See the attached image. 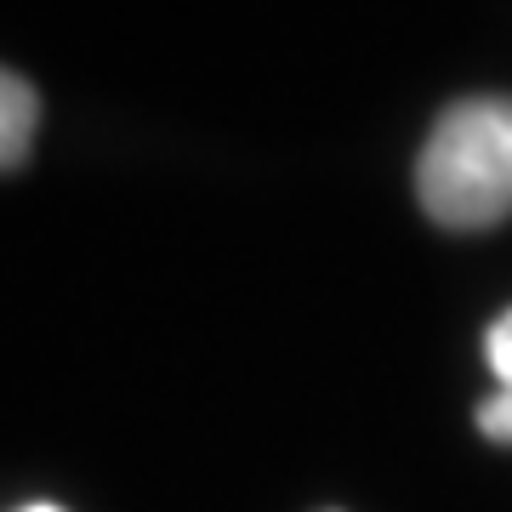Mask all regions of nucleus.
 Here are the masks:
<instances>
[{"label":"nucleus","mask_w":512,"mask_h":512,"mask_svg":"<svg viewBox=\"0 0 512 512\" xmlns=\"http://www.w3.org/2000/svg\"><path fill=\"white\" fill-rule=\"evenodd\" d=\"M23 512H63V507H46V501H35V507H23Z\"/></svg>","instance_id":"nucleus-5"},{"label":"nucleus","mask_w":512,"mask_h":512,"mask_svg":"<svg viewBox=\"0 0 512 512\" xmlns=\"http://www.w3.org/2000/svg\"><path fill=\"white\" fill-rule=\"evenodd\" d=\"M484 353H490V370L501 376V393H512V308L490 325V336H484Z\"/></svg>","instance_id":"nucleus-3"},{"label":"nucleus","mask_w":512,"mask_h":512,"mask_svg":"<svg viewBox=\"0 0 512 512\" xmlns=\"http://www.w3.org/2000/svg\"><path fill=\"white\" fill-rule=\"evenodd\" d=\"M478 427H484V439L512 444V393H495V399L478 404Z\"/></svg>","instance_id":"nucleus-4"},{"label":"nucleus","mask_w":512,"mask_h":512,"mask_svg":"<svg viewBox=\"0 0 512 512\" xmlns=\"http://www.w3.org/2000/svg\"><path fill=\"white\" fill-rule=\"evenodd\" d=\"M40 126V97L23 74L0 69V171L29 160V143H35Z\"/></svg>","instance_id":"nucleus-2"},{"label":"nucleus","mask_w":512,"mask_h":512,"mask_svg":"<svg viewBox=\"0 0 512 512\" xmlns=\"http://www.w3.org/2000/svg\"><path fill=\"white\" fill-rule=\"evenodd\" d=\"M416 200L450 234L512 217V97H461L433 120L416 160Z\"/></svg>","instance_id":"nucleus-1"}]
</instances>
